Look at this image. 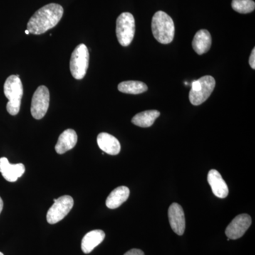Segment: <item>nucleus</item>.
Instances as JSON below:
<instances>
[{
  "label": "nucleus",
  "mask_w": 255,
  "mask_h": 255,
  "mask_svg": "<svg viewBox=\"0 0 255 255\" xmlns=\"http://www.w3.org/2000/svg\"><path fill=\"white\" fill-rule=\"evenodd\" d=\"M63 6L55 3H50L36 11L27 23L30 33L41 35L55 27L63 17Z\"/></svg>",
  "instance_id": "nucleus-1"
},
{
  "label": "nucleus",
  "mask_w": 255,
  "mask_h": 255,
  "mask_svg": "<svg viewBox=\"0 0 255 255\" xmlns=\"http://www.w3.org/2000/svg\"><path fill=\"white\" fill-rule=\"evenodd\" d=\"M174 23L172 18L167 13L158 11L152 19V31L154 37L162 44H169L173 41Z\"/></svg>",
  "instance_id": "nucleus-2"
},
{
  "label": "nucleus",
  "mask_w": 255,
  "mask_h": 255,
  "mask_svg": "<svg viewBox=\"0 0 255 255\" xmlns=\"http://www.w3.org/2000/svg\"><path fill=\"white\" fill-rule=\"evenodd\" d=\"M4 93L9 100L6 105L8 113L11 116H16L19 112L23 94L22 82L20 80L19 75H11L6 79L4 85Z\"/></svg>",
  "instance_id": "nucleus-3"
},
{
  "label": "nucleus",
  "mask_w": 255,
  "mask_h": 255,
  "mask_svg": "<svg viewBox=\"0 0 255 255\" xmlns=\"http://www.w3.org/2000/svg\"><path fill=\"white\" fill-rule=\"evenodd\" d=\"M215 87V79L210 75L194 80L191 84L189 92V98L191 103L194 106H199L205 102L212 94Z\"/></svg>",
  "instance_id": "nucleus-4"
},
{
  "label": "nucleus",
  "mask_w": 255,
  "mask_h": 255,
  "mask_svg": "<svg viewBox=\"0 0 255 255\" xmlns=\"http://www.w3.org/2000/svg\"><path fill=\"white\" fill-rule=\"evenodd\" d=\"M90 54L87 47L83 43L78 45L72 53L70 69L72 75L76 80H82L86 75L89 66Z\"/></svg>",
  "instance_id": "nucleus-5"
},
{
  "label": "nucleus",
  "mask_w": 255,
  "mask_h": 255,
  "mask_svg": "<svg viewBox=\"0 0 255 255\" xmlns=\"http://www.w3.org/2000/svg\"><path fill=\"white\" fill-rule=\"evenodd\" d=\"M135 31V18L132 14L124 12L119 15L117 20V38L122 46H128L131 43Z\"/></svg>",
  "instance_id": "nucleus-6"
},
{
  "label": "nucleus",
  "mask_w": 255,
  "mask_h": 255,
  "mask_svg": "<svg viewBox=\"0 0 255 255\" xmlns=\"http://www.w3.org/2000/svg\"><path fill=\"white\" fill-rule=\"evenodd\" d=\"M74 206L73 197L65 195L54 199V204L48 210L46 219L50 224L60 222L70 213Z\"/></svg>",
  "instance_id": "nucleus-7"
},
{
  "label": "nucleus",
  "mask_w": 255,
  "mask_h": 255,
  "mask_svg": "<svg viewBox=\"0 0 255 255\" xmlns=\"http://www.w3.org/2000/svg\"><path fill=\"white\" fill-rule=\"evenodd\" d=\"M49 103V90L43 85L38 87L32 97L31 105L32 117L37 120L43 119L48 112Z\"/></svg>",
  "instance_id": "nucleus-8"
},
{
  "label": "nucleus",
  "mask_w": 255,
  "mask_h": 255,
  "mask_svg": "<svg viewBox=\"0 0 255 255\" xmlns=\"http://www.w3.org/2000/svg\"><path fill=\"white\" fill-rule=\"evenodd\" d=\"M251 224L252 219L249 215H238L226 228V236L231 240H237L238 238H241L244 236L248 228L251 227Z\"/></svg>",
  "instance_id": "nucleus-9"
},
{
  "label": "nucleus",
  "mask_w": 255,
  "mask_h": 255,
  "mask_svg": "<svg viewBox=\"0 0 255 255\" xmlns=\"http://www.w3.org/2000/svg\"><path fill=\"white\" fill-rule=\"evenodd\" d=\"M169 224L172 231L178 236H182L185 231V216L182 206L177 203H173L168 210Z\"/></svg>",
  "instance_id": "nucleus-10"
},
{
  "label": "nucleus",
  "mask_w": 255,
  "mask_h": 255,
  "mask_svg": "<svg viewBox=\"0 0 255 255\" xmlns=\"http://www.w3.org/2000/svg\"><path fill=\"white\" fill-rule=\"evenodd\" d=\"M25 172V166L22 163L10 164L6 157L0 158V173L9 182H14Z\"/></svg>",
  "instance_id": "nucleus-11"
},
{
  "label": "nucleus",
  "mask_w": 255,
  "mask_h": 255,
  "mask_svg": "<svg viewBox=\"0 0 255 255\" xmlns=\"http://www.w3.org/2000/svg\"><path fill=\"white\" fill-rule=\"evenodd\" d=\"M208 182L215 196L220 199L227 197L229 193L228 185L219 171L211 169L208 174Z\"/></svg>",
  "instance_id": "nucleus-12"
},
{
  "label": "nucleus",
  "mask_w": 255,
  "mask_h": 255,
  "mask_svg": "<svg viewBox=\"0 0 255 255\" xmlns=\"http://www.w3.org/2000/svg\"><path fill=\"white\" fill-rule=\"evenodd\" d=\"M97 144L101 150L111 155H118L121 144L117 137L107 132H101L97 136Z\"/></svg>",
  "instance_id": "nucleus-13"
},
{
  "label": "nucleus",
  "mask_w": 255,
  "mask_h": 255,
  "mask_svg": "<svg viewBox=\"0 0 255 255\" xmlns=\"http://www.w3.org/2000/svg\"><path fill=\"white\" fill-rule=\"evenodd\" d=\"M78 142V135L73 129H67L60 134L58 142L55 145V149L57 153H65L72 150Z\"/></svg>",
  "instance_id": "nucleus-14"
},
{
  "label": "nucleus",
  "mask_w": 255,
  "mask_h": 255,
  "mask_svg": "<svg viewBox=\"0 0 255 255\" xmlns=\"http://www.w3.org/2000/svg\"><path fill=\"white\" fill-rule=\"evenodd\" d=\"M105 238V233L102 230H95L87 233L82 238V251L85 254H89L103 242Z\"/></svg>",
  "instance_id": "nucleus-15"
},
{
  "label": "nucleus",
  "mask_w": 255,
  "mask_h": 255,
  "mask_svg": "<svg viewBox=\"0 0 255 255\" xmlns=\"http://www.w3.org/2000/svg\"><path fill=\"white\" fill-rule=\"evenodd\" d=\"M212 43L211 33L206 29H201L196 33L192 41L194 51L198 55H203L210 50Z\"/></svg>",
  "instance_id": "nucleus-16"
},
{
  "label": "nucleus",
  "mask_w": 255,
  "mask_h": 255,
  "mask_svg": "<svg viewBox=\"0 0 255 255\" xmlns=\"http://www.w3.org/2000/svg\"><path fill=\"white\" fill-rule=\"evenodd\" d=\"M130 190L128 188L124 186L116 188L107 197L106 205L110 209H117L128 200Z\"/></svg>",
  "instance_id": "nucleus-17"
},
{
  "label": "nucleus",
  "mask_w": 255,
  "mask_h": 255,
  "mask_svg": "<svg viewBox=\"0 0 255 255\" xmlns=\"http://www.w3.org/2000/svg\"><path fill=\"white\" fill-rule=\"evenodd\" d=\"M160 115L157 110L145 111L134 116L132 119V123L137 127L142 128L150 127L155 122L156 119Z\"/></svg>",
  "instance_id": "nucleus-18"
},
{
  "label": "nucleus",
  "mask_w": 255,
  "mask_h": 255,
  "mask_svg": "<svg viewBox=\"0 0 255 255\" xmlns=\"http://www.w3.org/2000/svg\"><path fill=\"white\" fill-rule=\"evenodd\" d=\"M119 92L130 95H139L147 90V85L140 81H125L121 82L118 86Z\"/></svg>",
  "instance_id": "nucleus-19"
},
{
  "label": "nucleus",
  "mask_w": 255,
  "mask_h": 255,
  "mask_svg": "<svg viewBox=\"0 0 255 255\" xmlns=\"http://www.w3.org/2000/svg\"><path fill=\"white\" fill-rule=\"evenodd\" d=\"M232 8L241 14H248L254 11L255 3L253 0H233Z\"/></svg>",
  "instance_id": "nucleus-20"
},
{
  "label": "nucleus",
  "mask_w": 255,
  "mask_h": 255,
  "mask_svg": "<svg viewBox=\"0 0 255 255\" xmlns=\"http://www.w3.org/2000/svg\"><path fill=\"white\" fill-rule=\"evenodd\" d=\"M124 255H145L143 252L141 250L139 249H132L128 251Z\"/></svg>",
  "instance_id": "nucleus-21"
},
{
  "label": "nucleus",
  "mask_w": 255,
  "mask_h": 255,
  "mask_svg": "<svg viewBox=\"0 0 255 255\" xmlns=\"http://www.w3.org/2000/svg\"><path fill=\"white\" fill-rule=\"evenodd\" d=\"M250 65L251 68L255 70V48H253V51H252L251 57L249 59Z\"/></svg>",
  "instance_id": "nucleus-22"
},
{
  "label": "nucleus",
  "mask_w": 255,
  "mask_h": 255,
  "mask_svg": "<svg viewBox=\"0 0 255 255\" xmlns=\"http://www.w3.org/2000/svg\"><path fill=\"white\" fill-rule=\"evenodd\" d=\"M3 206H4V203H3L2 199H1V196H0V214H1V211H2Z\"/></svg>",
  "instance_id": "nucleus-23"
},
{
  "label": "nucleus",
  "mask_w": 255,
  "mask_h": 255,
  "mask_svg": "<svg viewBox=\"0 0 255 255\" xmlns=\"http://www.w3.org/2000/svg\"><path fill=\"white\" fill-rule=\"evenodd\" d=\"M25 33H26V35H28V34H29V31H28L27 29L26 30V31H25Z\"/></svg>",
  "instance_id": "nucleus-24"
},
{
  "label": "nucleus",
  "mask_w": 255,
  "mask_h": 255,
  "mask_svg": "<svg viewBox=\"0 0 255 255\" xmlns=\"http://www.w3.org/2000/svg\"><path fill=\"white\" fill-rule=\"evenodd\" d=\"M0 255H4V254H3L2 253H1V252H0Z\"/></svg>",
  "instance_id": "nucleus-25"
}]
</instances>
